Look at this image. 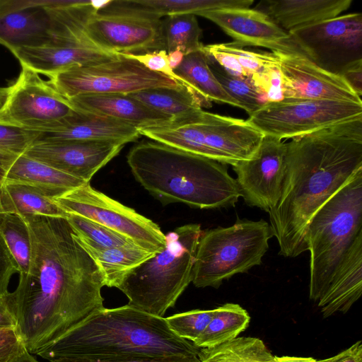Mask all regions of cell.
<instances>
[{
	"label": "cell",
	"mask_w": 362,
	"mask_h": 362,
	"mask_svg": "<svg viewBox=\"0 0 362 362\" xmlns=\"http://www.w3.org/2000/svg\"><path fill=\"white\" fill-rule=\"evenodd\" d=\"M30 238L28 272L6 295L16 329L31 354L104 308L102 274L64 218L23 220Z\"/></svg>",
	"instance_id": "cell-1"
},
{
	"label": "cell",
	"mask_w": 362,
	"mask_h": 362,
	"mask_svg": "<svg viewBox=\"0 0 362 362\" xmlns=\"http://www.w3.org/2000/svg\"><path fill=\"white\" fill-rule=\"evenodd\" d=\"M281 195L269 210L279 255L308 251L307 229L317 211L362 168V116L286 143Z\"/></svg>",
	"instance_id": "cell-2"
},
{
	"label": "cell",
	"mask_w": 362,
	"mask_h": 362,
	"mask_svg": "<svg viewBox=\"0 0 362 362\" xmlns=\"http://www.w3.org/2000/svg\"><path fill=\"white\" fill-rule=\"evenodd\" d=\"M200 349L176 335L165 317L128 304L98 310L36 354L99 360L199 357Z\"/></svg>",
	"instance_id": "cell-3"
},
{
	"label": "cell",
	"mask_w": 362,
	"mask_h": 362,
	"mask_svg": "<svg viewBox=\"0 0 362 362\" xmlns=\"http://www.w3.org/2000/svg\"><path fill=\"white\" fill-rule=\"evenodd\" d=\"M136 180L163 204L197 209L233 206L240 197L224 164L156 141L134 145L127 156Z\"/></svg>",
	"instance_id": "cell-4"
},
{
	"label": "cell",
	"mask_w": 362,
	"mask_h": 362,
	"mask_svg": "<svg viewBox=\"0 0 362 362\" xmlns=\"http://www.w3.org/2000/svg\"><path fill=\"white\" fill-rule=\"evenodd\" d=\"M202 233L199 224L189 223L165 235L164 248L130 271L117 287L127 304L163 317L192 281Z\"/></svg>",
	"instance_id": "cell-5"
},
{
	"label": "cell",
	"mask_w": 362,
	"mask_h": 362,
	"mask_svg": "<svg viewBox=\"0 0 362 362\" xmlns=\"http://www.w3.org/2000/svg\"><path fill=\"white\" fill-rule=\"evenodd\" d=\"M362 233V168L313 216L307 229L310 299L317 303L339 263Z\"/></svg>",
	"instance_id": "cell-6"
},
{
	"label": "cell",
	"mask_w": 362,
	"mask_h": 362,
	"mask_svg": "<svg viewBox=\"0 0 362 362\" xmlns=\"http://www.w3.org/2000/svg\"><path fill=\"white\" fill-rule=\"evenodd\" d=\"M272 237L269 223L262 219L237 220L229 227L202 231L192 282L198 288H218L223 280L261 264Z\"/></svg>",
	"instance_id": "cell-7"
},
{
	"label": "cell",
	"mask_w": 362,
	"mask_h": 362,
	"mask_svg": "<svg viewBox=\"0 0 362 362\" xmlns=\"http://www.w3.org/2000/svg\"><path fill=\"white\" fill-rule=\"evenodd\" d=\"M48 78V83L67 100L84 94L127 95L157 88L182 87L168 76L151 71L139 62L121 54L113 60L72 68Z\"/></svg>",
	"instance_id": "cell-8"
},
{
	"label": "cell",
	"mask_w": 362,
	"mask_h": 362,
	"mask_svg": "<svg viewBox=\"0 0 362 362\" xmlns=\"http://www.w3.org/2000/svg\"><path fill=\"white\" fill-rule=\"evenodd\" d=\"M84 33L98 49L116 54H142L165 49L163 20L129 6L126 0H110L87 20Z\"/></svg>",
	"instance_id": "cell-9"
},
{
	"label": "cell",
	"mask_w": 362,
	"mask_h": 362,
	"mask_svg": "<svg viewBox=\"0 0 362 362\" xmlns=\"http://www.w3.org/2000/svg\"><path fill=\"white\" fill-rule=\"evenodd\" d=\"M52 200L66 214L97 222L149 252H158L165 245V235L156 223L97 191L89 182Z\"/></svg>",
	"instance_id": "cell-10"
},
{
	"label": "cell",
	"mask_w": 362,
	"mask_h": 362,
	"mask_svg": "<svg viewBox=\"0 0 362 362\" xmlns=\"http://www.w3.org/2000/svg\"><path fill=\"white\" fill-rule=\"evenodd\" d=\"M362 116V104L329 100L283 99L265 103L246 120L264 135L293 139Z\"/></svg>",
	"instance_id": "cell-11"
},
{
	"label": "cell",
	"mask_w": 362,
	"mask_h": 362,
	"mask_svg": "<svg viewBox=\"0 0 362 362\" xmlns=\"http://www.w3.org/2000/svg\"><path fill=\"white\" fill-rule=\"evenodd\" d=\"M302 55L320 68L341 74L362 62V14L338 16L288 33Z\"/></svg>",
	"instance_id": "cell-12"
},
{
	"label": "cell",
	"mask_w": 362,
	"mask_h": 362,
	"mask_svg": "<svg viewBox=\"0 0 362 362\" xmlns=\"http://www.w3.org/2000/svg\"><path fill=\"white\" fill-rule=\"evenodd\" d=\"M74 108L47 81L21 66L17 80L7 87L0 108V124L43 132L55 127Z\"/></svg>",
	"instance_id": "cell-13"
},
{
	"label": "cell",
	"mask_w": 362,
	"mask_h": 362,
	"mask_svg": "<svg viewBox=\"0 0 362 362\" xmlns=\"http://www.w3.org/2000/svg\"><path fill=\"white\" fill-rule=\"evenodd\" d=\"M286 149L282 140L264 135L250 159L233 165L240 197L247 205L267 212L276 205L284 177Z\"/></svg>",
	"instance_id": "cell-14"
},
{
	"label": "cell",
	"mask_w": 362,
	"mask_h": 362,
	"mask_svg": "<svg viewBox=\"0 0 362 362\" xmlns=\"http://www.w3.org/2000/svg\"><path fill=\"white\" fill-rule=\"evenodd\" d=\"M124 145L105 140L34 141L24 154L88 183Z\"/></svg>",
	"instance_id": "cell-15"
},
{
	"label": "cell",
	"mask_w": 362,
	"mask_h": 362,
	"mask_svg": "<svg viewBox=\"0 0 362 362\" xmlns=\"http://www.w3.org/2000/svg\"><path fill=\"white\" fill-rule=\"evenodd\" d=\"M274 52L282 76L284 99L329 100L362 104L341 76L328 72L301 54Z\"/></svg>",
	"instance_id": "cell-16"
},
{
	"label": "cell",
	"mask_w": 362,
	"mask_h": 362,
	"mask_svg": "<svg viewBox=\"0 0 362 362\" xmlns=\"http://www.w3.org/2000/svg\"><path fill=\"white\" fill-rule=\"evenodd\" d=\"M197 16L210 20L243 46L263 47L272 52L302 55L289 33L257 9L228 8L202 12Z\"/></svg>",
	"instance_id": "cell-17"
},
{
	"label": "cell",
	"mask_w": 362,
	"mask_h": 362,
	"mask_svg": "<svg viewBox=\"0 0 362 362\" xmlns=\"http://www.w3.org/2000/svg\"><path fill=\"white\" fill-rule=\"evenodd\" d=\"M52 0H0V44L9 50L51 43L45 8Z\"/></svg>",
	"instance_id": "cell-18"
},
{
	"label": "cell",
	"mask_w": 362,
	"mask_h": 362,
	"mask_svg": "<svg viewBox=\"0 0 362 362\" xmlns=\"http://www.w3.org/2000/svg\"><path fill=\"white\" fill-rule=\"evenodd\" d=\"M199 124L206 144L224 165L250 159L264 136L246 120L211 112Z\"/></svg>",
	"instance_id": "cell-19"
},
{
	"label": "cell",
	"mask_w": 362,
	"mask_h": 362,
	"mask_svg": "<svg viewBox=\"0 0 362 362\" xmlns=\"http://www.w3.org/2000/svg\"><path fill=\"white\" fill-rule=\"evenodd\" d=\"M141 136L136 127L109 117L77 110L55 127L39 132L35 141L105 140L127 144Z\"/></svg>",
	"instance_id": "cell-20"
},
{
	"label": "cell",
	"mask_w": 362,
	"mask_h": 362,
	"mask_svg": "<svg viewBox=\"0 0 362 362\" xmlns=\"http://www.w3.org/2000/svg\"><path fill=\"white\" fill-rule=\"evenodd\" d=\"M24 66L38 74L49 77L72 68L113 60L119 54L95 47L72 45H47L10 50Z\"/></svg>",
	"instance_id": "cell-21"
},
{
	"label": "cell",
	"mask_w": 362,
	"mask_h": 362,
	"mask_svg": "<svg viewBox=\"0 0 362 362\" xmlns=\"http://www.w3.org/2000/svg\"><path fill=\"white\" fill-rule=\"evenodd\" d=\"M68 100L75 110L109 117L138 129L175 123L172 117L144 105L129 95L91 93L77 95Z\"/></svg>",
	"instance_id": "cell-22"
},
{
	"label": "cell",
	"mask_w": 362,
	"mask_h": 362,
	"mask_svg": "<svg viewBox=\"0 0 362 362\" xmlns=\"http://www.w3.org/2000/svg\"><path fill=\"white\" fill-rule=\"evenodd\" d=\"M362 293V233L343 257L316 303L323 317L346 313Z\"/></svg>",
	"instance_id": "cell-23"
},
{
	"label": "cell",
	"mask_w": 362,
	"mask_h": 362,
	"mask_svg": "<svg viewBox=\"0 0 362 362\" xmlns=\"http://www.w3.org/2000/svg\"><path fill=\"white\" fill-rule=\"evenodd\" d=\"M351 3V0H267L261 1L257 9L289 33L335 18Z\"/></svg>",
	"instance_id": "cell-24"
},
{
	"label": "cell",
	"mask_w": 362,
	"mask_h": 362,
	"mask_svg": "<svg viewBox=\"0 0 362 362\" xmlns=\"http://www.w3.org/2000/svg\"><path fill=\"white\" fill-rule=\"evenodd\" d=\"M4 182L33 187L52 199L87 183L25 154L8 170Z\"/></svg>",
	"instance_id": "cell-25"
},
{
	"label": "cell",
	"mask_w": 362,
	"mask_h": 362,
	"mask_svg": "<svg viewBox=\"0 0 362 362\" xmlns=\"http://www.w3.org/2000/svg\"><path fill=\"white\" fill-rule=\"evenodd\" d=\"M175 72L185 81L187 90L202 108L210 107L211 101L240 108V105L226 93L216 80L209 66L203 47L185 55L182 63Z\"/></svg>",
	"instance_id": "cell-26"
},
{
	"label": "cell",
	"mask_w": 362,
	"mask_h": 362,
	"mask_svg": "<svg viewBox=\"0 0 362 362\" xmlns=\"http://www.w3.org/2000/svg\"><path fill=\"white\" fill-rule=\"evenodd\" d=\"M74 237L96 264L102 274L104 286L110 288H117L130 271L155 254L135 244L109 248L96 247L79 240L75 234Z\"/></svg>",
	"instance_id": "cell-27"
},
{
	"label": "cell",
	"mask_w": 362,
	"mask_h": 362,
	"mask_svg": "<svg viewBox=\"0 0 362 362\" xmlns=\"http://www.w3.org/2000/svg\"><path fill=\"white\" fill-rule=\"evenodd\" d=\"M0 209L3 214H15L23 220L36 216L64 218L68 216L52 198L40 190L17 183L2 184Z\"/></svg>",
	"instance_id": "cell-28"
},
{
	"label": "cell",
	"mask_w": 362,
	"mask_h": 362,
	"mask_svg": "<svg viewBox=\"0 0 362 362\" xmlns=\"http://www.w3.org/2000/svg\"><path fill=\"white\" fill-rule=\"evenodd\" d=\"M127 95L155 110L172 117L175 123L200 122L207 114L184 87L157 88Z\"/></svg>",
	"instance_id": "cell-29"
},
{
	"label": "cell",
	"mask_w": 362,
	"mask_h": 362,
	"mask_svg": "<svg viewBox=\"0 0 362 362\" xmlns=\"http://www.w3.org/2000/svg\"><path fill=\"white\" fill-rule=\"evenodd\" d=\"M208 326L192 344L210 348L238 337L248 326L250 317L240 305L226 303L215 309Z\"/></svg>",
	"instance_id": "cell-30"
},
{
	"label": "cell",
	"mask_w": 362,
	"mask_h": 362,
	"mask_svg": "<svg viewBox=\"0 0 362 362\" xmlns=\"http://www.w3.org/2000/svg\"><path fill=\"white\" fill-rule=\"evenodd\" d=\"M200 362H274L275 356L258 338L236 337L217 346L200 349Z\"/></svg>",
	"instance_id": "cell-31"
},
{
	"label": "cell",
	"mask_w": 362,
	"mask_h": 362,
	"mask_svg": "<svg viewBox=\"0 0 362 362\" xmlns=\"http://www.w3.org/2000/svg\"><path fill=\"white\" fill-rule=\"evenodd\" d=\"M131 6L160 18L228 8H250L252 0H127Z\"/></svg>",
	"instance_id": "cell-32"
},
{
	"label": "cell",
	"mask_w": 362,
	"mask_h": 362,
	"mask_svg": "<svg viewBox=\"0 0 362 362\" xmlns=\"http://www.w3.org/2000/svg\"><path fill=\"white\" fill-rule=\"evenodd\" d=\"M202 29L192 13L172 15L163 20L165 50L180 49L185 55L202 48Z\"/></svg>",
	"instance_id": "cell-33"
},
{
	"label": "cell",
	"mask_w": 362,
	"mask_h": 362,
	"mask_svg": "<svg viewBox=\"0 0 362 362\" xmlns=\"http://www.w3.org/2000/svg\"><path fill=\"white\" fill-rule=\"evenodd\" d=\"M206 55L209 66L219 84L226 93L240 105V108L249 114V116L267 102L264 95L250 79L229 74L211 56L207 54Z\"/></svg>",
	"instance_id": "cell-34"
},
{
	"label": "cell",
	"mask_w": 362,
	"mask_h": 362,
	"mask_svg": "<svg viewBox=\"0 0 362 362\" xmlns=\"http://www.w3.org/2000/svg\"><path fill=\"white\" fill-rule=\"evenodd\" d=\"M0 233L18 264L19 274L26 273L30 261V238L26 223L17 215L5 214Z\"/></svg>",
	"instance_id": "cell-35"
},
{
	"label": "cell",
	"mask_w": 362,
	"mask_h": 362,
	"mask_svg": "<svg viewBox=\"0 0 362 362\" xmlns=\"http://www.w3.org/2000/svg\"><path fill=\"white\" fill-rule=\"evenodd\" d=\"M66 219L76 236L93 247L109 248L134 244L128 238L78 215L68 214Z\"/></svg>",
	"instance_id": "cell-36"
},
{
	"label": "cell",
	"mask_w": 362,
	"mask_h": 362,
	"mask_svg": "<svg viewBox=\"0 0 362 362\" xmlns=\"http://www.w3.org/2000/svg\"><path fill=\"white\" fill-rule=\"evenodd\" d=\"M38 134L39 132L0 124V189L8 170Z\"/></svg>",
	"instance_id": "cell-37"
},
{
	"label": "cell",
	"mask_w": 362,
	"mask_h": 362,
	"mask_svg": "<svg viewBox=\"0 0 362 362\" xmlns=\"http://www.w3.org/2000/svg\"><path fill=\"white\" fill-rule=\"evenodd\" d=\"M214 310H192L165 317L170 329L178 337L194 342L210 322Z\"/></svg>",
	"instance_id": "cell-38"
},
{
	"label": "cell",
	"mask_w": 362,
	"mask_h": 362,
	"mask_svg": "<svg viewBox=\"0 0 362 362\" xmlns=\"http://www.w3.org/2000/svg\"><path fill=\"white\" fill-rule=\"evenodd\" d=\"M226 48L235 56L238 63L252 80L262 74L269 66L277 62L274 52H257L243 48V45L235 42L224 43Z\"/></svg>",
	"instance_id": "cell-39"
},
{
	"label": "cell",
	"mask_w": 362,
	"mask_h": 362,
	"mask_svg": "<svg viewBox=\"0 0 362 362\" xmlns=\"http://www.w3.org/2000/svg\"><path fill=\"white\" fill-rule=\"evenodd\" d=\"M119 54L139 62L151 71L168 76L179 86L185 88L187 90V86L185 81L177 76L175 71L170 66L168 52L166 50L160 49L142 54Z\"/></svg>",
	"instance_id": "cell-40"
},
{
	"label": "cell",
	"mask_w": 362,
	"mask_h": 362,
	"mask_svg": "<svg viewBox=\"0 0 362 362\" xmlns=\"http://www.w3.org/2000/svg\"><path fill=\"white\" fill-rule=\"evenodd\" d=\"M252 83L264 95L267 102H276L284 99L283 81L279 59L255 78Z\"/></svg>",
	"instance_id": "cell-41"
},
{
	"label": "cell",
	"mask_w": 362,
	"mask_h": 362,
	"mask_svg": "<svg viewBox=\"0 0 362 362\" xmlns=\"http://www.w3.org/2000/svg\"><path fill=\"white\" fill-rule=\"evenodd\" d=\"M16 274H19L18 264L0 233V298L9 292V283Z\"/></svg>",
	"instance_id": "cell-42"
},
{
	"label": "cell",
	"mask_w": 362,
	"mask_h": 362,
	"mask_svg": "<svg viewBox=\"0 0 362 362\" xmlns=\"http://www.w3.org/2000/svg\"><path fill=\"white\" fill-rule=\"evenodd\" d=\"M49 362H200L199 357L136 358L115 360H99L81 357H58Z\"/></svg>",
	"instance_id": "cell-43"
},
{
	"label": "cell",
	"mask_w": 362,
	"mask_h": 362,
	"mask_svg": "<svg viewBox=\"0 0 362 362\" xmlns=\"http://www.w3.org/2000/svg\"><path fill=\"white\" fill-rule=\"evenodd\" d=\"M23 344L16 329H0V362H8Z\"/></svg>",
	"instance_id": "cell-44"
},
{
	"label": "cell",
	"mask_w": 362,
	"mask_h": 362,
	"mask_svg": "<svg viewBox=\"0 0 362 362\" xmlns=\"http://www.w3.org/2000/svg\"><path fill=\"white\" fill-rule=\"evenodd\" d=\"M341 76L349 86L359 96L362 95V62L347 68Z\"/></svg>",
	"instance_id": "cell-45"
},
{
	"label": "cell",
	"mask_w": 362,
	"mask_h": 362,
	"mask_svg": "<svg viewBox=\"0 0 362 362\" xmlns=\"http://www.w3.org/2000/svg\"><path fill=\"white\" fill-rule=\"evenodd\" d=\"M316 362H362V344L358 341L346 350L330 358Z\"/></svg>",
	"instance_id": "cell-46"
},
{
	"label": "cell",
	"mask_w": 362,
	"mask_h": 362,
	"mask_svg": "<svg viewBox=\"0 0 362 362\" xmlns=\"http://www.w3.org/2000/svg\"><path fill=\"white\" fill-rule=\"evenodd\" d=\"M17 322L7 303L6 296L0 298V329H16Z\"/></svg>",
	"instance_id": "cell-47"
},
{
	"label": "cell",
	"mask_w": 362,
	"mask_h": 362,
	"mask_svg": "<svg viewBox=\"0 0 362 362\" xmlns=\"http://www.w3.org/2000/svg\"><path fill=\"white\" fill-rule=\"evenodd\" d=\"M185 54L179 49L168 52L169 64L171 69L175 71L182 63Z\"/></svg>",
	"instance_id": "cell-48"
},
{
	"label": "cell",
	"mask_w": 362,
	"mask_h": 362,
	"mask_svg": "<svg viewBox=\"0 0 362 362\" xmlns=\"http://www.w3.org/2000/svg\"><path fill=\"white\" fill-rule=\"evenodd\" d=\"M8 362H39L28 351L24 344L18 354Z\"/></svg>",
	"instance_id": "cell-49"
},
{
	"label": "cell",
	"mask_w": 362,
	"mask_h": 362,
	"mask_svg": "<svg viewBox=\"0 0 362 362\" xmlns=\"http://www.w3.org/2000/svg\"><path fill=\"white\" fill-rule=\"evenodd\" d=\"M317 360L311 357L297 356H275L274 362H316Z\"/></svg>",
	"instance_id": "cell-50"
},
{
	"label": "cell",
	"mask_w": 362,
	"mask_h": 362,
	"mask_svg": "<svg viewBox=\"0 0 362 362\" xmlns=\"http://www.w3.org/2000/svg\"><path fill=\"white\" fill-rule=\"evenodd\" d=\"M7 94V88L0 87V108L3 105Z\"/></svg>",
	"instance_id": "cell-51"
},
{
	"label": "cell",
	"mask_w": 362,
	"mask_h": 362,
	"mask_svg": "<svg viewBox=\"0 0 362 362\" xmlns=\"http://www.w3.org/2000/svg\"><path fill=\"white\" fill-rule=\"evenodd\" d=\"M3 216H4V214H2L1 211V209H0V224H1V221H2Z\"/></svg>",
	"instance_id": "cell-52"
}]
</instances>
